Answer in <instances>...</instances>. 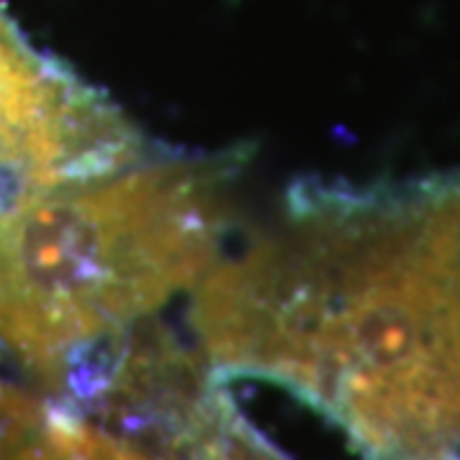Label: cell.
I'll return each instance as SVG.
<instances>
[{"mask_svg": "<svg viewBox=\"0 0 460 460\" xmlns=\"http://www.w3.org/2000/svg\"><path fill=\"white\" fill-rule=\"evenodd\" d=\"M217 381H259L368 460H460V190H292L192 289Z\"/></svg>", "mask_w": 460, "mask_h": 460, "instance_id": "obj_1", "label": "cell"}, {"mask_svg": "<svg viewBox=\"0 0 460 460\" xmlns=\"http://www.w3.org/2000/svg\"><path fill=\"white\" fill-rule=\"evenodd\" d=\"M233 166L136 162L0 220V353L83 404L120 345L223 256Z\"/></svg>", "mask_w": 460, "mask_h": 460, "instance_id": "obj_2", "label": "cell"}, {"mask_svg": "<svg viewBox=\"0 0 460 460\" xmlns=\"http://www.w3.org/2000/svg\"><path fill=\"white\" fill-rule=\"evenodd\" d=\"M141 159L144 138L126 113L33 47L0 5V220Z\"/></svg>", "mask_w": 460, "mask_h": 460, "instance_id": "obj_3", "label": "cell"}, {"mask_svg": "<svg viewBox=\"0 0 460 460\" xmlns=\"http://www.w3.org/2000/svg\"><path fill=\"white\" fill-rule=\"evenodd\" d=\"M0 460L156 458L65 399L0 378Z\"/></svg>", "mask_w": 460, "mask_h": 460, "instance_id": "obj_4", "label": "cell"}, {"mask_svg": "<svg viewBox=\"0 0 460 460\" xmlns=\"http://www.w3.org/2000/svg\"><path fill=\"white\" fill-rule=\"evenodd\" d=\"M181 460H277L248 432L238 417L220 404V411L199 429L198 435L184 447Z\"/></svg>", "mask_w": 460, "mask_h": 460, "instance_id": "obj_5", "label": "cell"}]
</instances>
